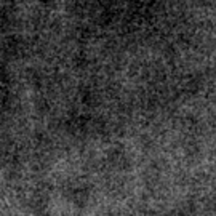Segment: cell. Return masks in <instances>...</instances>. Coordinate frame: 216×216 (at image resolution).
<instances>
[{"mask_svg": "<svg viewBox=\"0 0 216 216\" xmlns=\"http://www.w3.org/2000/svg\"><path fill=\"white\" fill-rule=\"evenodd\" d=\"M5 99H7V90L3 86H0V110H2V107L5 104Z\"/></svg>", "mask_w": 216, "mask_h": 216, "instance_id": "obj_1", "label": "cell"}]
</instances>
